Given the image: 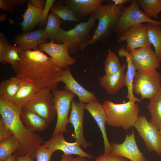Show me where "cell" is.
<instances>
[{
    "mask_svg": "<svg viewBox=\"0 0 161 161\" xmlns=\"http://www.w3.org/2000/svg\"><path fill=\"white\" fill-rule=\"evenodd\" d=\"M19 55L21 60L11 66L16 77L39 90L48 89L52 91L57 89L64 69L50 58L39 49H20Z\"/></svg>",
    "mask_w": 161,
    "mask_h": 161,
    "instance_id": "cell-1",
    "label": "cell"
},
{
    "mask_svg": "<svg viewBox=\"0 0 161 161\" xmlns=\"http://www.w3.org/2000/svg\"><path fill=\"white\" fill-rule=\"evenodd\" d=\"M0 113L1 117L19 141V148L15 152L16 157L29 154L34 161L36 150L44 142L43 138L27 129L21 120L20 109L12 101L0 99Z\"/></svg>",
    "mask_w": 161,
    "mask_h": 161,
    "instance_id": "cell-2",
    "label": "cell"
},
{
    "mask_svg": "<svg viewBox=\"0 0 161 161\" xmlns=\"http://www.w3.org/2000/svg\"><path fill=\"white\" fill-rule=\"evenodd\" d=\"M102 105L106 116V123L113 127L128 130L134 127L139 116L138 106L130 100L117 104L107 100Z\"/></svg>",
    "mask_w": 161,
    "mask_h": 161,
    "instance_id": "cell-3",
    "label": "cell"
},
{
    "mask_svg": "<svg viewBox=\"0 0 161 161\" xmlns=\"http://www.w3.org/2000/svg\"><path fill=\"white\" fill-rule=\"evenodd\" d=\"M125 7L124 5H116L110 2L102 5L95 10L94 13L98 21L97 27L84 48L97 41L105 42L107 40Z\"/></svg>",
    "mask_w": 161,
    "mask_h": 161,
    "instance_id": "cell-4",
    "label": "cell"
},
{
    "mask_svg": "<svg viewBox=\"0 0 161 161\" xmlns=\"http://www.w3.org/2000/svg\"><path fill=\"white\" fill-rule=\"evenodd\" d=\"M97 20L93 13L89 15L87 21L76 24L72 29L65 30L61 28L56 42L58 44L68 42L69 53H75L80 49L82 51L91 39L90 33Z\"/></svg>",
    "mask_w": 161,
    "mask_h": 161,
    "instance_id": "cell-5",
    "label": "cell"
},
{
    "mask_svg": "<svg viewBox=\"0 0 161 161\" xmlns=\"http://www.w3.org/2000/svg\"><path fill=\"white\" fill-rule=\"evenodd\" d=\"M132 87L133 92L141 100H150L161 88V74L157 70H137Z\"/></svg>",
    "mask_w": 161,
    "mask_h": 161,
    "instance_id": "cell-6",
    "label": "cell"
},
{
    "mask_svg": "<svg viewBox=\"0 0 161 161\" xmlns=\"http://www.w3.org/2000/svg\"><path fill=\"white\" fill-rule=\"evenodd\" d=\"M129 5L125 7L113 31L118 37L130 27L136 24L150 22L161 26V21L148 17L140 8L137 0H132Z\"/></svg>",
    "mask_w": 161,
    "mask_h": 161,
    "instance_id": "cell-7",
    "label": "cell"
},
{
    "mask_svg": "<svg viewBox=\"0 0 161 161\" xmlns=\"http://www.w3.org/2000/svg\"><path fill=\"white\" fill-rule=\"evenodd\" d=\"M51 91L48 89L39 90L33 95L23 107L30 110L49 123L57 115Z\"/></svg>",
    "mask_w": 161,
    "mask_h": 161,
    "instance_id": "cell-8",
    "label": "cell"
},
{
    "mask_svg": "<svg viewBox=\"0 0 161 161\" xmlns=\"http://www.w3.org/2000/svg\"><path fill=\"white\" fill-rule=\"evenodd\" d=\"M52 92L57 115V120L52 135L67 133L66 127L69 123V114L71 109L72 101L75 95L64 89L63 90L56 89Z\"/></svg>",
    "mask_w": 161,
    "mask_h": 161,
    "instance_id": "cell-9",
    "label": "cell"
},
{
    "mask_svg": "<svg viewBox=\"0 0 161 161\" xmlns=\"http://www.w3.org/2000/svg\"><path fill=\"white\" fill-rule=\"evenodd\" d=\"M144 141L147 150L161 155V133L148 121L145 115H139L134 127Z\"/></svg>",
    "mask_w": 161,
    "mask_h": 161,
    "instance_id": "cell-10",
    "label": "cell"
},
{
    "mask_svg": "<svg viewBox=\"0 0 161 161\" xmlns=\"http://www.w3.org/2000/svg\"><path fill=\"white\" fill-rule=\"evenodd\" d=\"M126 41V50L130 52L136 49L151 47L146 24L140 23L130 27L118 37L119 42Z\"/></svg>",
    "mask_w": 161,
    "mask_h": 161,
    "instance_id": "cell-11",
    "label": "cell"
},
{
    "mask_svg": "<svg viewBox=\"0 0 161 161\" xmlns=\"http://www.w3.org/2000/svg\"><path fill=\"white\" fill-rule=\"evenodd\" d=\"M54 41L39 44V50L48 54L53 61L63 69L70 65L74 64L76 60L69 54V44L68 42L57 44Z\"/></svg>",
    "mask_w": 161,
    "mask_h": 161,
    "instance_id": "cell-12",
    "label": "cell"
},
{
    "mask_svg": "<svg viewBox=\"0 0 161 161\" xmlns=\"http://www.w3.org/2000/svg\"><path fill=\"white\" fill-rule=\"evenodd\" d=\"M110 145L111 152L114 154L131 161H148L137 145L133 129L130 134L126 135L123 143L121 144L114 143H110Z\"/></svg>",
    "mask_w": 161,
    "mask_h": 161,
    "instance_id": "cell-13",
    "label": "cell"
},
{
    "mask_svg": "<svg viewBox=\"0 0 161 161\" xmlns=\"http://www.w3.org/2000/svg\"><path fill=\"white\" fill-rule=\"evenodd\" d=\"M86 103L77 102L73 100L71 104V113L69 118V122L71 123L74 128L72 137L75 139V142L80 146L85 148L91 145L85 140L83 132V118L84 111L86 109Z\"/></svg>",
    "mask_w": 161,
    "mask_h": 161,
    "instance_id": "cell-14",
    "label": "cell"
},
{
    "mask_svg": "<svg viewBox=\"0 0 161 161\" xmlns=\"http://www.w3.org/2000/svg\"><path fill=\"white\" fill-rule=\"evenodd\" d=\"M129 52L137 70H155L160 67L161 61L151 47L136 49Z\"/></svg>",
    "mask_w": 161,
    "mask_h": 161,
    "instance_id": "cell-15",
    "label": "cell"
},
{
    "mask_svg": "<svg viewBox=\"0 0 161 161\" xmlns=\"http://www.w3.org/2000/svg\"><path fill=\"white\" fill-rule=\"evenodd\" d=\"M42 145L55 151L57 150L61 151L64 154H76L90 159L93 157L92 156L83 151L76 142H67L65 140L62 133L52 135L49 140L44 141Z\"/></svg>",
    "mask_w": 161,
    "mask_h": 161,
    "instance_id": "cell-16",
    "label": "cell"
},
{
    "mask_svg": "<svg viewBox=\"0 0 161 161\" xmlns=\"http://www.w3.org/2000/svg\"><path fill=\"white\" fill-rule=\"evenodd\" d=\"M60 81L65 84L64 89L77 96L80 102L87 103L97 99L94 93L87 90L77 82L72 75L69 66L64 69Z\"/></svg>",
    "mask_w": 161,
    "mask_h": 161,
    "instance_id": "cell-17",
    "label": "cell"
},
{
    "mask_svg": "<svg viewBox=\"0 0 161 161\" xmlns=\"http://www.w3.org/2000/svg\"><path fill=\"white\" fill-rule=\"evenodd\" d=\"M48 36L42 29L18 35L14 41L20 49L24 51L38 49V45L46 43Z\"/></svg>",
    "mask_w": 161,
    "mask_h": 161,
    "instance_id": "cell-18",
    "label": "cell"
},
{
    "mask_svg": "<svg viewBox=\"0 0 161 161\" xmlns=\"http://www.w3.org/2000/svg\"><path fill=\"white\" fill-rule=\"evenodd\" d=\"M85 108L90 113L100 129L103 139L104 153L111 152L110 143L108 139L105 127L106 116L103 105L96 99L89 103H86Z\"/></svg>",
    "mask_w": 161,
    "mask_h": 161,
    "instance_id": "cell-19",
    "label": "cell"
},
{
    "mask_svg": "<svg viewBox=\"0 0 161 161\" xmlns=\"http://www.w3.org/2000/svg\"><path fill=\"white\" fill-rule=\"evenodd\" d=\"M127 65L123 64L120 71L109 76L103 75L98 79L99 83L110 95H114L125 86V75Z\"/></svg>",
    "mask_w": 161,
    "mask_h": 161,
    "instance_id": "cell-20",
    "label": "cell"
},
{
    "mask_svg": "<svg viewBox=\"0 0 161 161\" xmlns=\"http://www.w3.org/2000/svg\"><path fill=\"white\" fill-rule=\"evenodd\" d=\"M65 5L68 6L75 12L80 19L94 13L102 5L103 0H63Z\"/></svg>",
    "mask_w": 161,
    "mask_h": 161,
    "instance_id": "cell-21",
    "label": "cell"
},
{
    "mask_svg": "<svg viewBox=\"0 0 161 161\" xmlns=\"http://www.w3.org/2000/svg\"><path fill=\"white\" fill-rule=\"evenodd\" d=\"M118 53L121 58H125L127 62V71L125 75V86L128 90L126 97L129 100L140 103L141 100L136 97L133 92V83L137 70L133 63L130 52L126 49L125 46H123L119 49Z\"/></svg>",
    "mask_w": 161,
    "mask_h": 161,
    "instance_id": "cell-22",
    "label": "cell"
},
{
    "mask_svg": "<svg viewBox=\"0 0 161 161\" xmlns=\"http://www.w3.org/2000/svg\"><path fill=\"white\" fill-rule=\"evenodd\" d=\"M20 110L21 120L30 132H41L49 126V123L28 109L23 107Z\"/></svg>",
    "mask_w": 161,
    "mask_h": 161,
    "instance_id": "cell-23",
    "label": "cell"
},
{
    "mask_svg": "<svg viewBox=\"0 0 161 161\" xmlns=\"http://www.w3.org/2000/svg\"><path fill=\"white\" fill-rule=\"evenodd\" d=\"M43 10L34 6L30 1L27 2V8L23 15V20L20 24L22 30L26 32L41 23Z\"/></svg>",
    "mask_w": 161,
    "mask_h": 161,
    "instance_id": "cell-24",
    "label": "cell"
},
{
    "mask_svg": "<svg viewBox=\"0 0 161 161\" xmlns=\"http://www.w3.org/2000/svg\"><path fill=\"white\" fill-rule=\"evenodd\" d=\"M21 83V81L16 76L2 81L0 84V99L11 101L19 89Z\"/></svg>",
    "mask_w": 161,
    "mask_h": 161,
    "instance_id": "cell-25",
    "label": "cell"
},
{
    "mask_svg": "<svg viewBox=\"0 0 161 161\" xmlns=\"http://www.w3.org/2000/svg\"><path fill=\"white\" fill-rule=\"evenodd\" d=\"M149 100L147 107L151 116L150 122L158 130L161 131V88Z\"/></svg>",
    "mask_w": 161,
    "mask_h": 161,
    "instance_id": "cell-26",
    "label": "cell"
},
{
    "mask_svg": "<svg viewBox=\"0 0 161 161\" xmlns=\"http://www.w3.org/2000/svg\"><path fill=\"white\" fill-rule=\"evenodd\" d=\"M39 90L35 86L21 81L19 89L11 101L21 109L24 106L33 95Z\"/></svg>",
    "mask_w": 161,
    "mask_h": 161,
    "instance_id": "cell-27",
    "label": "cell"
},
{
    "mask_svg": "<svg viewBox=\"0 0 161 161\" xmlns=\"http://www.w3.org/2000/svg\"><path fill=\"white\" fill-rule=\"evenodd\" d=\"M149 41L154 49L155 54L161 61V26L154 23H146Z\"/></svg>",
    "mask_w": 161,
    "mask_h": 161,
    "instance_id": "cell-28",
    "label": "cell"
},
{
    "mask_svg": "<svg viewBox=\"0 0 161 161\" xmlns=\"http://www.w3.org/2000/svg\"><path fill=\"white\" fill-rule=\"evenodd\" d=\"M63 4L62 1L61 0L55 2L51 9L52 13L64 21H79L80 19L73 10Z\"/></svg>",
    "mask_w": 161,
    "mask_h": 161,
    "instance_id": "cell-29",
    "label": "cell"
},
{
    "mask_svg": "<svg viewBox=\"0 0 161 161\" xmlns=\"http://www.w3.org/2000/svg\"><path fill=\"white\" fill-rule=\"evenodd\" d=\"M19 142L13 135L0 141V161L11 156L18 149Z\"/></svg>",
    "mask_w": 161,
    "mask_h": 161,
    "instance_id": "cell-30",
    "label": "cell"
},
{
    "mask_svg": "<svg viewBox=\"0 0 161 161\" xmlns=\"http://www.w3.org/2000/svg\"><path fill=\"white\" fill-rule=\"evenodd\" d=\"M139 5L148 17L158 19L161 11V0H138Z\"/></svg>",
    "mask_w": 161,
    "mask_h": 161,
    "instance_id": "cell-31",
    "label": "cell"
},
{
    "mask_svg": "<svg viewBox=\"0 0 161 161\" xmlns=\"http://www.w3.org/2000/svg\"><path fill=\"white\" fill-rule=\"evenodd\" d=\"M62 23V21L53 13H51L48 15L47 25L44 29L48 38L57 42Z\"/></svg>",
    "mask_w": 161,
    "mask_h": 161,
    "instance_id": "cell-32",
    "label": "cell"
},
{
    "mask_svg": "<svg viewBox=\"0 0 161 161\" xmlns=\"http://www.w3.org/2000/svg\"><path fill=\"white\" fill-rule=\"evenodd\" d=\"M121 65L115 54L110 50H108L104 64L105 75L109 76L116 73L120 69Z\"/></svg>",
    "mask_w": 161,
    "mask_h": 161,
    "instance_id": "cell-33",
    "label": "cell"
},
{
    "mask_svg": "<svg viewBox=\"0 0 161 161\" xmlns=\"http://www.w3.org/2000/svg\"><path fill=\"white\" fill-rule=\"evenodd\" d=\"M20 49L18 47L9 44L7 50L0 62L3 65L10 64L11 66L14 65L16 63L21 60L19 55Z\"/></svg>",
    "mask_w": 161,
    "mask_h": 161,
    "instance_id": "cell-34",
    "label": "cell"
},
{
    "mask_svg": "<svg viewBox=\"0 0 161 161\" xmlns=\"http://www.w3.org/2000/svg\"><path fill=\"white\" fill-rule=\"evenodd\" d=\"M55 152L53 150L41 145L36 150L35 158L36 161H49L52 154Z\"/></svg>",
    "mask_w": 161,
    "mask_h": 161,
    "instance_id": "cell-35",
    "label": "cell"
},
{
    "mask_svg": "<svg viewBox=\"0 0 161 161\" xmlns=\"http://www.w3.org/2000/svg\"><path fill=\"white\" fill-rule=\"evenodd\" d=\"M94 161H128L127 159L113 154L111 152L104 153Z\"/></svg>",
    "mask_w": 161,
    "mask_h": 161,
    "instance_id": "cell-36",
    "label": "cell"
},
{
    "mask_svg": "<svg viewBox=\"0 0 161 161\" xmlns=\"http://www.w3.org/2000/svg\"><path fill=\"white\" fill-rule=\"evenodd\" d=\"M13 134L6 125L2 118H0V141L13 135Z\"/></svg>",
    "mask_w": 161,
    "mask_h": 161,
    "instance_id": "cell-37",
    "label": "cell"
},
{
    "mask_svg": "<svg viewBox=\"0 0 161 161\" xmlns=\"http://www.w3.org/2000/svg\"><path fill=\"white\" fill-rule=\"evenodd\" d=\"M55 0H47L43 10L41 20L40 23L41 26L45 25L47 22L48 14L52 6L55 2Z\"/></svg>",
    "mask_w": 161,
    "mask_h": 161,
    "instance_id": "cell-38",
    "label": "cell"
},
{
    "mask_svg": "<svg viewBox=\"0 0 161 161\" xmlns=\"http://www.w3.org/2000/svg\"><path fill=\"white\" fill-rule=\"evenodd\" d=\"M10 44L7 41L4 35L0 33V60L3 57Z\"/></svg>",
    "mask_w": 161,
    "mask_h": 161,
    "instance_id": "cell-39",
    "label": "cell"
},
{
    "mask_svg": "<svg viewBox=\"0 0 161 161\" xmlns=\"http://www.w3.org/2000/svg\"><path fill=\"white\" fill-rule=\"evenodd\" d=\"M10 13L13 11L15 7L17 5L23 4L27 1L26 0H4Z\"/></svg>",
    "mask_w": 161,
    "mask_h": 161,
    "instance_id": "cell-40",
    "label": "cell"
},
{
    "mask_svg": "<svg viewBox=\"0 0 161 161\" xmlns=\"http://www.w3.org/2000/svg\"><path fill=\"white\" fill-rule=\"evenodd\" d=\"M32 4L35 7L43 10L45 7L46 0H30Z\"/></svg>",
    "mask_w": 161,
    "mask_h": 161,
    "instance_id": "cell-41",
    "label": "cell"
},
{
    "mask_svg": "<svg viewBox=\"0 0 161 161\" xmlns=\"http://www.w3.org/2000/svg\"><path fill=\"white\" fill-rule=\"evenodd\" d=\"M16 161H33L31 156L29 154L24 156L16 157Z\"/></svg>",
    "mask_w": 161,
    "mask_h": 161,
    "instance_id": "cell-42",
    "label": "cell"
},
{
    "mask_svg": "<svg viewBox=\"0 0 161 161\" xmlns=\"http://www.w3.org/2000/svg\"><path fill=\"white\" fill-rule=\"evenodd\" d=\"M132 0H112L114 4L116 5H124L126 4L131 2Z\"/></svg>",
    "mask_w": 161,
    "mask_h": 161,
    "instance_id": "cell-43",
    "label": "cell"
},
{
    "mask_svg": "<svg viewBox=\"0 0 161 161\" xmlns=\"http://www.w3.org/2000/svg\"><path fill=\"white\" fill-rule=\"evenodd\" d=\"M74 157L71 154H64L62 156L60 161H72Z\"/></svg>",
    "mask_w": 161,
    "mask_h": 161,
    "instance_id": "cell-44",
    "label": "cell"
},
{
    "mask_svg": "<svg viewBox=\"0 0 161 161\" xmlns=\"http://www.w3.org/2000/svg\"><path fill=\"white\" fill-rule=\"evenodd\" d=\"M0 8L3 10L8 11V7L4 0H0Z\"/></svg>",
    "mask_w": 161,
    "mask_h": 161,
    "instance_id": "cell-45",
    "label": "cell"
},
{
    "mask_svg": "<svg viewBox=\"0 0 161 161\" xmlns=\"http://www.w3.org/2000/svg\"><path fill=\"white\" fill-rule=\"evenodd\" d=\"M72 161H88L86 158L78 156L76 158L73 159Z\"/></svg>",
    "mask_w": 161,
    "mask_h": 161,
    "instance_id": "cell-46",
    "label": "cell"
},
{
    "mask_svg": "<svg viewBox=\"0 0 161 161\" xmlns=\"http://www.w3.org/2000/svg\"><path fill=\"white\" fill-rule=\"evenodd\" d=\"M4 161H16V156L15 152L11 156Z\"/></svg>",
    "mask_w": 161,
    "mask_h": 161,
    "instance_id": "cell-47",
    "label": "cell"
},
{
    "mask_svg": "<svg viewBox=\"0 0 161 161\" xmlns=\"http://www.w3.org/2000/svg\"><path fill=\"white\" fill-rule=\"evenodd\" d=\"M7 14L4 13H1L0 15V21H5L7 18Z\"/></svg>",
    "mask_w": 161,
    "mask_h": 161,
    "instance_id": "cell-48",
    "label": "cell"
},
{
    "mask_svg": "<svg viewBox=\"0 0 161 161\" xmlns=\"http://www.w3.org/2000/svg\"><path fill=\"white\" fill-rule=\"evenodd\" d=\"M160 131V132L161 133V131Z\"/></svg>",
    "mask_w": 161,
    "mask_h": 161,
    "instance_id": "cell-49",
    "label": "cell"
},
{
    "mask_svg": "<svg viewBox=\"0 0 161 161\" xmlns=\"http://www.w3.org/2000/svg\"><path fill=\"white\" fill-rule=\"evenodd\" d=\"M160 156H161V155Z\"/></svg>",
    "mask_w": 161,
    "mask_h": 161,
    "instance_id": "cell-50",
    "label": "cell"
}]
</instances>
